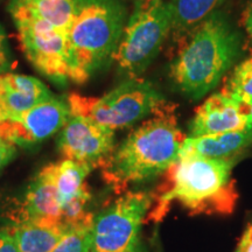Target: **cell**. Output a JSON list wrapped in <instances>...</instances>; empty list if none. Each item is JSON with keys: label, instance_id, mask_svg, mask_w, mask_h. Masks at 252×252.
<instances>
[{"label": "cell", "instance_id": "cell-1", "mask_svg": "<svg viewBox=\"0 0 252 252\" xmlns=\"http://www.w3.org/2000/svg\"><path fill=\"white\" fill-rule=\"evenodd\" d=\"M232 165L234 160L179 157L167 169L160 187L152 191L153 202L146 220L160 222L174 201L190 214H231L238 198Z\"/></svg>", "mask_w": 252, "mask_h": 252}, {"label": "cell", "instance_id": "cell-2", "mask_svg": "<svg viewBox=\"0 0 252 252\" xmlns=\"http://www.w3.org/2000/svg\"><path fill=\"white\" fill-rule=\"evenodd\" d=\"M174 110L171 104L153 115L116 146L100 169L103 180L115 193H125L131 185L165 174L178 161L187 135L179 127Z\"/></svg>", "mask_w": 252, "mask_h": 252}, {"label": "cell", "instance_id": "cell-3", "mask_svg": "<svg viewBox=\"0 0 252 252\" xmlns=\"http://www.w3.org/2000/svg\"><path fill=\"white\" fill-rule=\"evenodd\" d=\"M241 53V35L222 12H213L171 64V77L185 96L198 99L212 91Z\"/></svg>", "mask_w": 252, "mask_h": 252}, {"label": "cell", "instance_id": "cell-4", "mask_svg": "<svg viewBox=\"0 0 252 252\" xmlns=\"http://www.w3.org/2000/svg\"><path fill=\"white\" fill-rule=\"evenodd\" d=\"M125 17L118 0H81L67 35L71 82L86 83L113 61Z\"/></svg>", "mask_w": 252, "mask_h": 252}, {"label": "cell", "instance_id": "cell-5", "mask_svg": "<svg viewBox=\"0 0 252 252\" xmlns=\"http://www.w3.org/2000/svg\"><path fill=\"white\" fill-rule=\"evenodd\" d=\"M67 98L71 116H80L116 131L162 111L171 103L151 83L128 78L102 97L70 94Z\"/></svg>", "mask_w": 252, "mask_h": 252}, {"label": "cell", "instance_id": "cell-6", "mask_svg": "<svg viewBox=\"0 0 252 252\" xmlns=\"http://www.w3.org/2000/svg\"><path fill=\"white\" fill-rule=\"evenodd\" d=\"M173 9L162 1L149 11L133 12L126 23L113 61L128 78H139L157 58L172 28Z\"/></svg>", "mask_w": 252, "mask_h": 252}, {"label": "cell", "instance_id": "cell-7", "mask_svg": "<svg viewBox=\"0 0 252 252\" xmlns=\"http://www.w3.org/2000/svg\"><path fill=\"white\" fill-rule=\"evenodd\" d=\"M153 196L149 191H125L108 208L94 216V252H139L141 224L146 220Z\"/></svg>", "mask_w": 252, "mask_h": 252}, {"label": "cell", "instance_id": "cell-8", "mask_svg": "<svg viewBox=\"0 0 252 252\" xmlns=\"http://www.w3.org/2000/svg\"><path fill=\"white\" fill-rule=\"evenodd\" d=\"M8 12L28 61L49 81L67 86L70 82L67 34L23 12Z\"/></svg>", "mask_w": 252, "mask_h": 252}, {"label": "cell", "instance_id": "cell-9", "mask_svg": "<svg viewBox=\"0 0 252 252\" xmlns=\"http://www.w3.org/2000/svg\"><path fill=\"white\" fill-rule=\"evenodd\" d=\"M61 156L93 169H102L116 149L115 131L90 119L70 116L59 135Z\"/></svg>", "mask_w": 252, "mask_h": 252}, {"label": "cell", "instance_id": "cell-10", "mask_svg": "<svg viewBox=\"0 0 252 252\" xmlns=\"http://www.w3.org/2000/svg\"><path fill=\"white\" fill-rule=\"evenodd\" d=\"M70 116L67 98L53 96L23 115L0 123V139L32 149L61 131Z\"/></svg>", "mask_w": 252, "mask_h": 252}, {"label": "cell", "instance_id": "cell-11", "mask_svg": "<svg viewBox=\"0 0 252 252\" xmlns=\"http://www.w3.org/2000/svg\"><path fill=\"white\" fill-rule=\"evenodd\" d=\"M249 128L252 125L242 111L241 104L220 91L208 97L196 109L189 124V135L200 137Z\"/></svg>", "mask_w": 252, "mask_h": 252}, {"label": "cell", "instance_id": "cell-12", "mask_svg": "<svg viewBox=\"0 0 252 252\" xmlns=\"http://www.w3.org/2000/svg\"><path fill=\"white\" fill-rule=\"evenodd\" d=\"M63 200L46 166L28 185L23 200L11 215L14 224L26 220L62 222Z\"/></svg>", "mask_w": 252, "mask_h": 252}, {"label": "cell", "instance_id": "cell-13", "mask_svg": "<svg viewBox=\"0 0 252 252\" xmlns=\"http://www.w3.org/2000/svg\"><path fill=\"white\" fill-rule=\"evenodd\" d=\"M53 94L42 82L27 75L0 74V105L6 119L23 115Z\"/></svg>", "mask_w": 252, "mask_h": 252}, {"label": "cell", "instance_id": "cell-14", "mask_svg": "<svg viewBox=\"0 0 252 252\" xmlns=\"http://www.w3.org/2000/svg\"><path fill=\"white\" fill-rule=\"evenodd\" d=\"M252 144V128L185 139L180 157L197 156L213 160H234Z\"/></svg>", "mask_w": 252, "mask_h": 252}, {"label": "cell", "instance_id": "cell-15", "mask_svg": "<svg viewBox=\"0 0 252 252\" xmlns=\"http://www.w3.org/2000/svg\"><path fill=\"white\" fill-rule=\"evenodd\" d=\"M81 0H12L8 11H19L55 27L68 35Z\"/></svg>", "mask_w": 252, "mask_h": 252}, {"label": "cell", "instance_id": "cell-16", "mask_svg": "<svg viewBox=\"0 0 252 252\" xmlns=\"http://www.w3.org/2000/svg\"><path fill=\"white\" fill-rule=\"evenodd\" d=\"M20 252H52L68 226L60 220H26L12 225Z\"/></svg>", "mask_w": 252, "mask_h": 252}, {"label": "cell", "instance_id": "cell-17", "mask_svg": "<svg viewBox=\"0 0 252 252\" xmlns=\"http://www.w3.org/2000/svg\"><path fill=\"white\" fill-rule=\"evenodd\" d=\"M46 168L61 195L63 206L72 198L88 191L86 179L91 172L88 166L63 159L60 162L49 163L46 166Z\"/></svg>", "mask_w": 252, "mask_h": 252}, {"label": "cell", "instance_id": "cell-18", "mask_svg": "<svg viewBox=\"0 0 252 252\" xmlns=\"http://www.w3.org/2000/svg\"><path fill=\"white\" fill-rule=\"evenodd\" d=\"M224 0H171L173 9L172 28L179 32L197 26Z\"/></svg>", "mask_w": 252, "mask_h": 252}, {"label": "cell", "instance_id": "cell-19", "mask_svg": "<svg viewBox=\"0 0 252 252\" xmlns=\"http://www.w3.org/2000/svg\"><path fill=\"white\" fill-rule=\"evenodd\" d=\"M94 215L89 213L81 222L68 226L64 235L52 252H88L93 245Z\"/></svg>", "mask_w": 252, "mask_h": 252}, {"label": "cell", "instance_id": "cell-20", "mask_svg": "<svg viewBox=\"0 0 252 252\" xmlns=\"http://www.w3.org/2000/svg\"><path fill=\"white\" fill-rule=\"evenodd\" d=\"M222 93L237 100L238 103L252 100V58L245 60L235 68Z\"/></svg>", "mask_w": 252, "mask_h": 252}, {"label": "cell", "instance_id": "cell-21", "mask_svg": "<svg viewBox=\"0 0 252 252\" xmlns=\"http://www.w3.org/2000/svg\"><path fill=\"white\" fill-rule=\"evenodd\" d=\"M12 67H13V61H12V55L9 52L7 37H6L4 27L0 24V74L9 72Z\"/></svg>", "mask_w": 252, "mask_h": 252}, {"label": "cell", "instance_id": "cell-22", "mask_svg": "<svg viewBox=\"0 0 252 252\" xmlns=\"http://www.w3.org/2000/svg\"><path fill=\"white\" fill-rule=\"evenodd\" d=\"M0 252H20L12 226L0 229Z\"/></svg>", "mask_w": 252, "mask_h": 252}, {"label": "cell", "instance_id": "cell-23", "mask_svg": "<svg viewBox=\"0 0 252 252\" xmlns=\"http://www.w3.org/2000/svg\"><path fill=\"white\" fill-rule=\"evenodd\" d=\"M15 156H17V146L2 141L0 144V171L6 165H8L14 159Z\"/></svg>", "mask_w": 252, "mask_h": 252}, {"label": "cell", "instance_id": "cell-24", "mask_svg": "<svg viewBox=\"0 0 252 252\" xmlns=\"http://www.w3.org/2000/svg\"><path fill=\"white\" fill-rule=\"evenodd\" d=\"M235 252H252V223L244 231Z\"/></svg>", "mask_w": 252, "mask_h": 252}, {"label": "cell", "instance_id": "cell-25", "mask_svg": "<svg viewBox=\"0 0 252 252\" xmlns=\"http://www.w3.org/2000/svg\"><path fill=\"white\" fill-rule=\"evenodd\" d=\"M163 0H133L134 9L133 12H145L149 11L154 6L159 5Z\"/></svg>", "mask_w": 252, "mask_h": 252}, {"label": "cell", "instance_id": "cell-26", "mask_svg": "<svg viewBox=\"0 0 252 252\" xmlns=\"http://www.w3.org/2000/svg\"><path fill=\"white\" fill-rule=\"evenodd\" d=\"M243 24L245 27V31L248 32L249 36L252 40V2H250L245 8L243 13Z\"/></svg>", "mask_w": 252, "mask_h": 252}, {"label": "cell", "instance_id": "cell-27", "mask_svg": "<svg viewBox=\"0 0 252 252\" xmlns=\"http://www.w3.org/2000/svg\"><path fill=\"white\" fill-rule=\"evenodd\" d=\"M239 104H241L242 111L244 112V115L249 118V122H250V124L252 125V100L247 103H239Z\"/></svg>", "mask_w": 252, "mask_h": 252}, {"label": "cell", "instance_id": "cell-28", "mask_svg": "<svg viewBox=\"0 0 252 252\" xmlns=\"http://www.w3.org/2000/svg\"><path fill=\"white\" fill-rule=\"evenodd\" d=\"M5 119H6V117H5V115H4V111H2L1 105H0V123L4 122Z\"/></svg>", "mask_w": 252, "mask_h": 252}, {"label": "cell", "instance_id": "cell-29", "mask_svg": "<svg viewBox=\"0 0 252 252\" xmlns=\"http://www.w3.org/2000/svg\"><path fill=\"white\" fill-rule=\"evenodd\" d=\"M88 252H94V251L93 250V249H90V250H89V251H88Z\"/></svg>", "mask_w": 252, "mask_h": 252}, {"label": "cell", "instance_id": "cell-30", "mask_svg": "<svg viewBox=\"0 0 252 252\" xmlns=\"http://www.w3.org/2000/svg\"><path fill=\"white\" fill-rule=\"evenodd\" d=\"M1 143H2V140H1V139H0V144H1Z\"/></svg>", "mask_w": 252, "mask_h": 252}]
</instances>
